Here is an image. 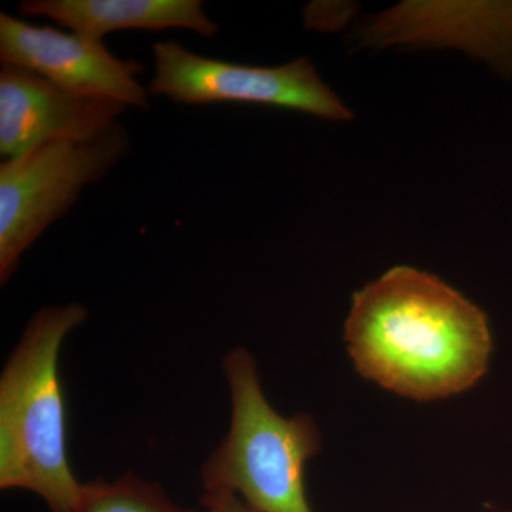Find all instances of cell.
Here are the masks:
<instances>
[{
    "label": "cell",
    "instance_id": "6da1fadb",
    "mask_svg": "<svg viewBox=\"0 0 512 512\" xmlns=\"http://www.w3.org/2000/svg\"><path fill=\"white\" fill-rule=\"evenodd\" d=\"M345 342L360 375L420 402L476 386L493 352L485 313L412 266H394L355 293Z\"/></svg>",
    "mask_w": 512,
    "mask_h": 512
},
{
    "label": "cell",
    "instance_id": "7a4b0ae2",
    "mask_svg": "<svg viewBox=\"0 0 512 512\" xmlns=\"http://www.w3.org/2000/svg\"><path fill=\"white\" fill-rule=\"evenodd\" d=\"M87 316L80 303L37 312L0 379V488L32 491L52 512H72L82 488L67 458L57 365L64 338Z\"/></svg>",
    "mask_w": 512,
    "mask_h": 512
},
{
    "label": "cell",
    "instance_id": "3957f363",
    "mask_svg": "<svg viewBox=\"0 0 512 512\" xmlns=\"http://www.w3.org/2000/svg\"><path fill=\"white\" fill-rule=\"evenodd\" d=\"M222 367L231 390V427L201 468L205 491L235 493L256 512H312L305 467L320 451L315 420L275 412L247 350H231Z\"/></svg>",
    "mask_w": 512,
    "mask_h": 512
},
{
    "label": "cell",
    "instance_id": "277c9868",
    "mask_svg": "<svg viewBox=\"0 0 512 512\" xmlns=\"http://www.w3.org/2000/svg\"><path fill=\"white\" fill-rule=\"evenodd\" d=\"M130 150L116 126L86 141H57L0 165V282L50 225L72 208L87 185L101 180Z\"/></svg>",
    "mask_w": 512,
    "mask_h": 512
},
{
    "label": "cell",
    "instance_id": "5b68a950",
    "mask_svg": "<svg viewBox=\"0 0 512 512\" xmlns=\"http://www.w3.org/2000/svg\"><path fill=\"white\" fill-rule=\"evenodd\" d=\"M153 50L148 92L175 103L262 104L333 121L352 119L349 107L305 57L265 67L195 55L177 42L156 43Z\"/></svg>",
    "mask_w": 512,
    "mask_h": 512
},
{
    "label": "cell",
    "instance_id": "8992f818",
    "mask_svg": "<svg viewBox=\"0 0 512 512\" xmlns=\"http://www.w3.org/2000/svg\"><path fill=\"white\" fill-rule=\"evenodd\" d=\"M0 60L23 67L64 90L148 109V90L138 82L144 66L119 59L103 40L36 26L0 13Z\"/></svg>",
    "mask_w": 512,
    "mask_h": 512
},
{
    "label": "cell",
    "instance_id": "52a82bcc",
    "mask_svg": "<svg viewBox=\"0 0 512 512\" xmlns=\"http://www.w3.org/2000/svg\"><path fill=\"white\" fill-rule=\"evenodd\" d=\"M128 107L64 90L35 72L2 64L0 154L22 156L57 141L93 140L119 126Z\"/></svg>",
    "mask_w": 512,
    "mask_h": 512
},
{
    "label": "cell",
    "instance_id": "ba28073f",
    "mask_svg": "<svg viewBox=\"0 0 512 512\" xmlns=\"http://www.w3.org/2000/svg\"><path fill=\"white\" fill-rule=\"evenodd\" d=\"M19 9L23 15L43 16L99 40L127 29H185L204 37L220 29L201 0H25Z\"/></svg>",
    "mask_w": 512,
    "mask_h": 512
},
{
    "label": "cell",
    "instance_id": "9c48e42d",
    "mask_svg": "<svg viewBox=\"0 0 512 512\" xmlns=\"http://www.w3.org/2000/svg\"><path fill=\"white\" fill-rule=\"evenodd\" d=\"M72 512H201L175 504L157 484L136 476L117 478L113 483L96 480L82 484Z\"/></svg>",
    "mask_w": 512,
    "mask_h": 512
},
{
    "label": "cell",
    "instance_id": "30bf717a",
    "mask_svg": "<svg viewBox=\"0 0 512 512\" xmlns=\"http://www.w3.org/2000/svg\"><path fill=\"white\" fill-rule=\"evenodd\" d=\"M201 507L204 512H256L239 495L229 491H205Z\"/></svg>",
    "mask_w": 512,
    "mask_h": 512
}]
</instances>
